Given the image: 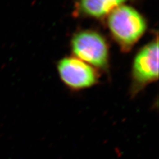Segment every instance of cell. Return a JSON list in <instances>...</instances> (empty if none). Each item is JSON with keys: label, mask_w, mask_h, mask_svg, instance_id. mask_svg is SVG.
<instances>
[{"label": "cell", "mask_w": 159, "mask_h": 159, "mask_svg": "<svg viewBox=\"0 0 159 159\" xmlns=\"http://www.w3.org/2000/svg\"><path fill=\"white\" fill-rule=\"evenodd\" d=\"M70 47L77 58L93 68L103 70L108 69L109 46L101 33L92 29L80 31L72 37Z\"/></svg>", "instance_id": "7a4b0ae2"}, {"label": "cell", "mask_w": 159, "mask_h": 159, "mask_svg": "<svg viewBox=\"0 0 159 159\" xmlns=\"http://www.w3.org/2000/svg\"><path fill=\"white\" fill-rule=\"evenodd\" d=\"M129 1L133 0H77L74 12L78 16L100 19Z\"/></svg>", "instance_id": "5b68a950"}, {"label": "cell", "mask_w": 159, "mask_h": 159, "mask_svg": "<svg viewBox=\"0 0 159 159\" xmlns=\"http://www.w3.org/2000/svg\"><path fill=\"white\" fill-rule=\"evenodd\" d=\"M57 70L64 84L74 90L90 88L98 82L99 74L95 68L75 57L60 60Z\"/></svg>", "instance_id": "277c9868"}, {"label": "cell", "mask_w": 159, "mask_h": 159, "mask_svg": "<svg viewBox=\"0 0 159 159\" xmlns=\"http://www.w3.org/2000/svg\"><path fill=\"white\" fill-rule=\"evenodd\" d=\"M106 17L109 33L123 52L130 51L147 31L145 18L128 5L119 6Z\"/></svg>", "instance_id": "6da1fadb"}, {"label": "cell", "mask_w": 159, "mask_h": 159, "mask_svg": "<svg viewBox=\"0 0 159 159\" xmlns=\"http://www.w3.org/2000/svg\"><path fill=\"white\" fill-rule=\"evenodd\" d=\"M158 79V39L143 47L134 57L131 69V93L136 96L147 85Z\"/></svg>", "instance_id": "3957f363"}]
</instances>
